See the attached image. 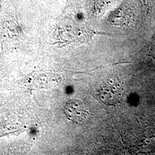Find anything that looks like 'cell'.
<instances>
[{
    "label": "cell",
    "instance_id": "obj_1",
    "mask_svg": "<svg viewBox=\"0 0 155 155\" xmlns=\"http://www.w3.org/2000/svg\"><path fill=\"white\" fill-rule=\"evenodd\" d=\"M103 18L111 27L123 29L133 27L143 18L146 19L139 0H122Z\"/></svg>",
    "mask_w": 155,
    "mask_h": 155
},
{
    "label": "cell",
    "instance_id": "obj_2",
    "mask_svg": "<svg viewBox=\"0 0 155 155\" xmlns=\"http://www.w3.org/2000/svg\"><path fill=\"white\" fill-rule=\"evenodd\" d=\"M124 89L122 84L113 79H108L97 91L98 99L106 105L116 106L122 100Z\"/></svg>",
    "mask_w": 155,
    "mask_h": 155
},
{
    "label": "cell",
    "instance_id": "obj_3",
    "mask_svg": "<svg viewBox=\"0 0 155 155\" xmlns=\"http://www.w3.org/2000/svg\"><path fill=\"white\" fill-rule=\"evenodd\" d=\"M122 0H86V10L90 18L99 19L114 9Z\"/></svg>",
    "mask_w": 155,
    "mask_h": 155
},
{
    "label": "cell",
    "instance_id": "obj_4",
    "mask_svg": "<svg viewBox=\"0 0 155 155\" xmlns=\"http://www.w3.org/2000/svg\"><path fill=\"white\" fill-rule=\"evenodd\" d=\"M64 113L70 121L77 124L84 122L89 115V111L82 102L78 100L67 101L64 106Z\"/></svg>",
    "mask_w": 155,
    "mask_h": 155
},
{
    "label": "cell",
    "instance_id": "obj_5",
    "mask_svg": "<svg viewBox=\"0 0 155 155\" xmlns=\"http://www.w3.org/2000/svg\"><path fill=\"white\" fill-rule=\"evenodd\" d=\"M143 8L145 18L148 21L155 19V0H139Z\"/></svg>",
    "mask_w": 155,
    "mask_h": 155
},
{
    "label": "cell",
    "instance_id": "obj_6",
    "mask_svg": "<svg viewBox=\"0 0 155 155\" xmlns=\"http://www.w3.org/2000/svg\"><path fill=\"white\" fill-rule=\"evenodd\" d=\"M42 1H45V2H46V3H51V2H52L54 0H42Z\"/></svg>",
    "mask_w": 155,
    "mask_h": 155
}]
</instances>
